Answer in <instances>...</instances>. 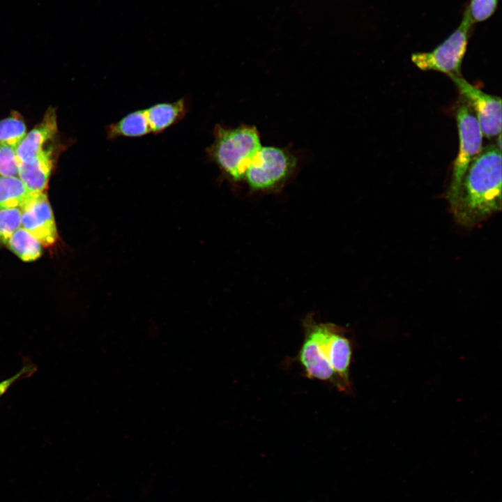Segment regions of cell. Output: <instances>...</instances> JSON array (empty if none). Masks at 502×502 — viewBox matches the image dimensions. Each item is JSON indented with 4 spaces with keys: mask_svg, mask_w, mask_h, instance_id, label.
<instances>
[{
    "mask_svg": "<svg viewBox=\"0 0 502 502\" xmlns=\"http://www.w3.org/2000/svg\"><path fill=\"white\" fill-rule=\"evenodd\" d=\"M455 221L466 227L479 225L501 210V152L496 145L482 148L449 201Z\"/></svg>",
    "mask_w": 502,
    "mask_h": 502,
    "instance_id": "cell-1",
    "label": "cell"
},
{
    "mask_svg": "<svg viewBox=\"0 0 502 502\" xmlns=\"http://www.w3.org/2000/svg\"><path fill=\"white\" fill-rule=\"evenodd\" d=\"M214 139L206 149L208 158L234 181L243 180L245 172L261 146L256 127L242 125L227 128L216 125Z\"/></svg>",
    "mask_w": 502,
    "mask_h": 502,
    "instance_id": "cell-2",
    "label": "cell"
},
{
    "mask_svg": "<svg viewBox=\"0 0 502 502\" xmlns=\"http://www.w3.org/2000/svg\"><path fill=\"white\" fill-rule=\"evenodd\" d=\"M188 112L184 98L174 102H160L131 112L106 128L108 139L139 137L159 134L178 123Z\"/></svg>",
    "mask_w": 502,
    "mask_h": 502,
    "instance_id": "cell-3",
    "label": "cell"
},
{
    "mask_svg": "<svg viewBox=\"0 0 502 502\" xmlns=\"http://www.w3.org/2000/svg\"><path fill=\"white\" fill-rule=\"evenodd\" d=\"M474 24L465 9L457 28L432 51L412 54V63L423 71H437L449 77L461 76L462 61Z\"/></svg>",
    "mask_w": 502,
    "mask_h": 502,
    "instance_id": "cell-4",
    "label": "cell"
},
{
    "mask_svg": "<svg viewBox=\"0 0 502 502\" xmlns=\"http://www.w3.org/2000/svg\"><path fill=\"white\" fill-rule=\"evenodd\" d=\"M296 165V158L289 151L261 146L248 165L243 180L252 190H273L290 177Z\"/></svg>",
    "mask_w": 502,
    "mask_h": 502,
    "instance_id": "cell-5",
    "label": "cell"
},
{
    "mask_svg": "<svg viewBox=\"0 0 502 502\" xmlns=\"http://www.w3.org/2000/svg\"><path fill=\"white\" fill-rule=\"evenodd\" d=\"M459 133V151L452 164L450 182L446 193L448 201L456 194L471 162L482 150V134L477 119L463 101L455 112Z\"/></svg>",
    "mask_w": 502,
    "mask_h": 502,
    "instance_id": "cell-6",
    "label": "cell"
},
{
    "mask_svg": "<svg viewBox=\"0 0 502 502\" xmlns=\"http://www.w3.org/2000/svg\"><path fill=\"white\" fill-rule=\"evenodd\" d=\"M305 330L317 342L333 370L351 390L349 371L352 345L343 330L331 324H317L311 320L305 323Z\"/></svg>",
    "mask_w": 502,
    "mask_h": 502,
    "instance_id": "cell-7",
    "label": "cell"
},
{
    "mask_svg": "<svg viewBox=\"0 0 502 502\" xmlns=\"http://www.w3.org/2000/svg\"><path fill=\"white\" fill-rule=\"evenodd\" d=\"M457 87L463 100L475 113L482 136L497 137L501 131V99L485 93L462 76L449 77Z\"/></svg>",
    "mask_w": 502,
    "mask_h": 502,
    "instance_id": "cell-8",
    "label": "cell"
},
{
    "mask_svg": "<svg viewBox=\"0 0 502 502\" xmlns=\"http://www.w3.org/2000/svg\"><path fill=\"white\" fill-rule=\"evenodd\" d=\"M21 224L44 246H51L57 239L52 208L43 192L31 193L20 207Z\"/></svg>",
    "mask_w": 502,
    "mask_h": 502,
    "instance_id": "cell-9",
    "label": "cell"
},
{
    "mask_svg": "<svg viewBox=\"0 0 502 502\" xmlns=\"http://www.w3.org/2000/svg\"><path fill=\"white\" fill-rule=\"evenodd\" d=\"M298 360L309 379L330 383L340 390H350L324 356L317 342L307 334L298 353Z\"/></svg>",
    "mask_w": 502,
    "mask_h": 502,
    "instance_id": "cell-10",
    "label": "cell"
},
{
    "mask_svg": "<svg viewBox=\"0 0 502 502\" xmlns=\"http://www.w3.org/2000/svg\"><path fill=\"white\" fill-rule=\"evenodd\" d=\"M57 132L55 109L50 107L43 120L32 129L16 148L19 161H27L36 157L53 139Z\"/></svg>",
    "mask_w": 502,
    "mask_h": 502,
    "instance_id": "cell-11",
    "label": "cell"
},
{
    "mask_svg": "<svg viewBox=\"0 0 502 502\" xmlns=\"http://www.w3.org/2000/svg\"><path fill=\"white\" fill-rule=\"evenodd\" d=\"M53 167V148L46 147L36 157L19 161L18 176L31 193L46 188Z\"/></svg>",
    "mask_w": 502,
    "mask_h": 502,
    "instance_id": "cell-12",
    "label": "cell"
},
{
    "mask_svg": "<svg viewBox=\"0 0 502 502\" xmlns=\"http://www.w3.org/2000/svg\"><path fill=\"white\" fill-rule=\"evenodd\" d=\"M6 245L24 261H33L42 254L41 243L24 228L17 229Z\"/></svg>",
    "mask_w": 502,
    "mask_h": 502,
    "instance_id": "cell-13",
    "label": "cell"
},
{
    "mask_svg": "<svg viewBox=\"0 0 502 502\" xmlns=\"http://www.w3.org/2000/svg\"><path fill=\"white\" fill-rule=\"evenodd\" d=\"M31 194L18 176L0 175V206L20 208Z\"/></svg>",
    "mask_w": 502,
    "mask_h": 502,
    "instance_id": "cell-14",
    "label": "cell"
},
{
    "mask_svg": "<svg viewBox=\"0 0 502 502\" xmlns=\"http://www.w3.org/2000/svg\"><path fill=\"white\" fill-rule=\"evenodd\" d=\"M26 135V127L22 116L16 112L0 121V144L17 148Z\"/></svg>",
    "mask_w": 502,
    "mask_h": 502,
    "instance_id": "cell-15",
    "label": "cell"
},
{
    "mask_svg": "<svg viewBox=\"0 0 502 502\" xmlns=\"http://www.w3.org/2000/svg\"><path fill=\"white\" fill-rule=\"evenodd\" d=\"M21 225L20 207L0 206V245L6 244Z\"/></svg>",
    "mask_w": 502,
    "mask_h": 502,
    "instance_id": "cell-16",
    "label": "cell"
},
{
    "mask_svg": "<svg viewBox=\"0 0 502 502\" xmlns=\"http://www.w3.org/2000/svg\"><path fill=\"white\" fill-rule=\"evenodd\" d=\"M499 0H471L466 10L474 23L489 19L496 11Z\"/></svg>",
    "mask_w": 502,
    "mask_h": 502,
    "instance_id": "cell-17",
    "label": "cell"
},
{
    "mask_svg": "<svg viewBox=\"0 0 502 502\" xmlns=\"http://www.w3.org/2000/svg\"><path fill=\"white\" fill-rule=\"evenodd\" d=\"M18 174L19 160L16 149L7 144H0V175L18 176Z\"/></svg>",
    "mask_w": 502,
    "mask_h": 502,
    "instance_id": "cell-18",
    "label": "cell"
},
{
    "mask_svg": "<svg viewBox=\"0 0 502 502\" xmlns=\"http://www.w3.org/2000/svg\"><path fill=\"white\" fill-rule=\"evenodd\" d=\"M36 367L31 363L24 365L23 367L13 376L0 381V397L14 384L17 381L29 377L36 371Z\"/></svg>",
    "mask_w": 502,
    "mask_h": 502,
    "instance_id": "cell-19",
    "label": "cell"
}]
</instances>
